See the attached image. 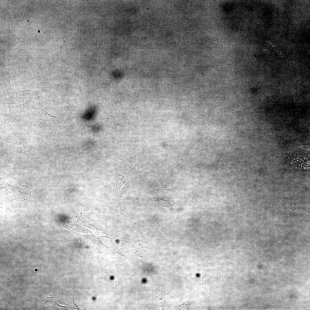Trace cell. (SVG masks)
I'll use <instances>...</instances> for the list:
<instances>
[{
    "mask_svg": "<svg viewBox=\"0 0 310 310\" xmlns=\"http://www.w3.org/2000/svg\"><path fill=\"white\" fill-rule=\"evenodd\" d=\"M0 192L2 196L10 201L19 199H27L31 195L30 189L26 186L23 185L20 187L12 186L1 178Z\"/></svg>",
    "mask_w": 310,
    "mask_h": 310,
    "instance_id": "obj_1",
    "label": "cell"
}]
</instances>
